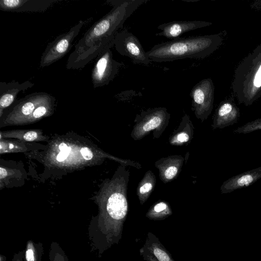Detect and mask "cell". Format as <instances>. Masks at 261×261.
Masks as SVG:
<instances>
[{"instance_id":"1","label":"cell","mask_w":261,"mask_h":261,"mask_svg":"<svg viewBox=\"0 0 261 261\" xmlns=\"http://www.w3.org/2000/svg\"><path fill=\"white\" fill-rule=\"evenodd\" d=\"M147 0H108L111 10L96 21L75 45L66 64L67 69H81L114 41L126 20Z\"/></svg>"},{"instance_id":"2","label":"cell","mask_w":261,"mask_h":261,"mask_svg":"<svg viewBox=\"0 0 261 261\" xmlns=\"http://www.w3.org/2000/svg\"><path fill=\"white\" fill-rule=\"evenodd\" d=\"M129 171L121 165L113 182V190L106 201L104 216L97 225L90 228L91 236L103 252L122 238V230L128 212L127 193Z\"/></svg>"},{"instance_id":"3","label":"cell","mask_w":261,"mask_h":261,"mask_svg":"<svg viewBox=\"0 0 261 261\" xmlns=\"http://www.w3.org/2000/svg\"><path fill=\"white\" fill-rule=\"evenodd\" d=\"M223 41L221 33L179 38L154 45L146 55L155 62L204 59L218 49Z\"/></svg>"},{"instance_id":"4","label":"cell","mask_w":261,"mask_h":261,"mask_svg":"<svg viewBox=\"0 0 261 261\" xmlns=\"http://www.w3.org/2000/svg\"><path fill=\"white\" fill-rule=\"evenodd\" d=\"M231 86L238 102L246 107L261 97V42L238 65Z\"/></svg>"},{"instance_id":"5","label":"cell","mask_w":261,"mask_h":261,"mask_svg":"<svg viewBox=\"0 0 261 261\" xmlns=\"http://www.w3.org/2000/svg\"><path fill=\"white\" fill-rule=\"evenodd\" d=\"M170 118V114L165 107L142 110L136 116L130 136L138 141L152 132L153 139H158L166 129Z\"/></svg>"},{"instance_id":"6","label":"cell","mask_w":261,"mask_h":261,"mask_svg":"<svg viewBox=\"0 0 261 261\" xmlns=\"http://www.w3.org/2000/svg\"><path fill=\"white\" fill-rule=\"evenodd\" d=\"M91 19L80 20L69 31L58 36L49 42L41 55L40 67L48 66L65 56L70 50L74 40L82 28Z\"/></svg>"},{"instance_id":"7","label":"cell","mask_w":261,"mask_h":261,"mask_svg":"<svg viewBox=\"0 0 261 261\" xmlns=\"http://www.w3.org/2000/svg\"><path fill=\"white\" fill-rule=\"evenodd\" d=\"M215 87L212 80L206 78L197 83L192 89V110L196 117L203 122L211 114L214 106Z\"/></svg>"},{"instance_id":"8","label":"cell","mask_w":261,"mask_h":261,"mask_svg":"<svg viewBox=\"0 0 261 261\" xmlns=\"http://www.w3.org/2000/svg\"><path fill=\"white\" fill-rule=\"evenodd\" d=\"M113 46L114 41L97 58L91 76L94 88L108 85L118 73L121 63L114 59L111 49Z\"/></svg>"},{"instance_id":"9","label":"cell","mask_w":261,"mask_h":261,"mask_svg":"<svg viewBox=\"0 0 261 261\" xmlns=\"http://www.w3.org/2000/svg\"><path fill=\"white\" fill-rule=\"evenodd\" d=\"M114 46L119 54L127 57L134 64L149 65L151 63L139 40L126 30L117 34L114 40Z\"/></svg>"},{"instance_id":"10","label":"cell","mask_w":261,"mask_h":261,"mask_svg":"<svg viewBox=\"0 0 261 261\" xmlns=\"http://www.w3.org/2000/svg\"><path fill=\"white\" fill-rule=\"evenodd\" d=\"M240 117V110L233 98L220 102L215 110L212 124L213 129H222L237 123Z\"/></svg>"},{"instance_id":"11","label":"cell","mask_w":261,"mask_h":261,"mask_svg":"<svg viewBox=\"0 0 261 261\" xmlns=\"http://www.w3.org/2000/svg\"><path fill=\"white\" fill-rule=\"evenodd\" d=\"M60 0H1L0 10L16 13L44 12Z\"/></svg>"},{"instance_id":"12","label":"cell","mask_w":261,"mask_h":261,"mask_svg":"<svg viewBox=\"0 0 261 261\" xmlns=\"http://www.w3.org/2000/svg\"><path fill=\"white\" fill-rule=\"evenodd\" d=\"M212 24V22L202 20L172 21L159 25L157 28L161 31L156 33L155 35L173 40L179 38L182 34Z\"/></svg>"},{"instance_id":"13","label":"cell","mask_w":261,"mask_h":261,"mask_svg":"<svg viewBox=\"0 0 261 261\" xmlns=\"http://www.w3.org/2000/svg\"><path fill=\"white\" fill-rule=\"evenodd\" d=\"M140 254L146 261H175L154 234L148 232Z\"/></svg>"},{"instance_id":"14","label":"cell","mask_w":261,"mask_h":261,"mask_svg":"<svg viewBox=\"0 0 261 261\" xmlns=\"http://www.w3.org/2000/svg\"><path fill=\"white\" fill-rule=\"evenodd\" d=\"M184 160L180 155H173L156 161L154 166L159 170L160 179L166 184L176 178L181 170Z\"/></svg>"},{"instance_id":"15","label":"cell","mask_w":261,"mask_h":261,"mask_svg":"<svg viewBox=\"0 0 261 261\" xmlns=\"http://www.w3.org/2000/svg\"><path fill=\"white\" fill-rule=\"evenodd\" d=\"M261 178V166L240 173L224 181L220 187L221 194L248 187Z\"/></svg>"},{"instance_id":"16","label":"cell","mask_w":261,"mask_h":261,"mask_svg":"<svg viewBox=\"0 0 261 261\" xmlns=\"http://www.w3.org/2000/svg\"><path fill=\"white\" fill-rule=\"evenodd\" d=\"M34 84L29 81L21 83L17 81L6 83L0 82V110L1 116L3 110L12 105L16 100L19 92L31 88Z\"/></svg>"},{"instance_id":"17","label":"cell","mask_w":261,"mask_h":261,"mask_svg":"<svg viewBox=\"0 0 261 261\" xmlns=\"http://www.w3.org/2000/svg\"><path fill=\"white\" fill-rule=\"evenodd\" d=\"M194 129V126L190 116L185 114L178 126L169 137L170 144L176 146L189 144L193 138Z\"/></svg>"},{"instance_id":"18","label":"cell","mask_w":261,"mask_h":261,"mask_svg":"<svg viewBox=\"0 0 261 261\" xmlns=\"http://www.w3.org/2000/svg\"><path fill=\"white\" fill-rule=\"evenodd\" d=\"M156 182V177L153 172L151 170L147 171L137 188V195L141 205H143L147 200L154 190Z\"/></svg>"},{"instance_id":"19","label":"cell","mask_w":261,"mask_h":261,"mask_svg":"<svg viewBox=\"0 0 261 261\" xmlns=\"http://www.w3.org/2000/svg\"><path fill=\"white\" fill-rule=\"evenodd\" d=\"M172 214L170 204L161 200L154 203L148 210L145 217L151 220H162Z\"/></svg>"},{"instance_id":"20","label":"cell","mask_w":261,"mask_h":261,"mask_svg":"<svg viewBox=\"0 0 261 261\" xmlns=\"http://www.w3.org/2000/svg\"><path fill=\"white\" fill-rule=\"evenodd\" d=\"M43 248L42 243L28 240L24 251L25 261H41Z\"/></svg>"},{"instance_id":"21","label":"cell","mask_w":261,"mask_h":261,"mask_svg":"<svg viewBox=\"0 0 261 261\" xmlns=\"http://www.w3.org/2000/svg\"><path fill=\"white\" fill-rule=\"evenodd\" d=\"M49 261H69L68 258L59 244L55 242L51 243L49 251Z\"/></svg>"},{"instance_id":"22","label":"cell","mask_w":261,"mask_h":261,"mask_svg":"<svg viewBox=\"0 0 261 261\" xmlns=\"http://www.w3.org/2000/svg\"><path fill=\"white\" fill-rule=\"evenodd\" d=\"M261 130V118L248 122L237 127L233 133L237 134H246Z\"/></svg>"},{"instance_id":"23","label":"cell","mask_w":261,"mask_h":261,"mask_svg":"<svg viewBox=\"0 0 261 261\" xmlns=\"http://www.w3.org/2000/svg\"><path fill=\"white\" fill-rule=\"evenodd\" d=\"M38 137V134L35 131H29L22 136V139L28 141H33L36 140Z\"/></svg>"},{"instance_id":"24","label":"cell","mask_w":261,"mask_h":261,"mask_svg":"<svg viewBox=\"0 0 261 261\" xmlns=\"http://www.w3.org/2000/svg\"><path fill=\"white\" fill-rule=\"evenodd\" d=\"M81 152L85 160H90L93 157L92 152L87 147H83L81 150Z\"/></svg>"},{"instance_id":"25","label":"cell","mask_w":261,"mask_h":261,"mask_svg":"<svg viewBox=\"0 0 261 261\" xmlns=\"http://www.w3.org/2000/svg\"><path fill=\"white\" fill-rule=\"evenodd\" d=\"M12 261H25L24 259V251H21L15 253L13 257Z\"/></svg>"},{"instance_id":"26","label":"cell","mask_w":261,"mask_h":261,"mask_svg":"<svg viewBox=\"0 0 261 261\" xmlns=\"http://www.w3.org/2000/svg\"><path fill=\"white\" fill-rule=\"evenodd\" d=\"M59 148L61 152L69 153L71 150L70 148L64 143H62L59 145Z\"/></svg>"},{"instance_id":"27","label":"cell","mask_w":261,"mask_h":261,"mask_svg":"<svg viewBox=\"0 0 261 261\" xmlns=\"http://www.w3.org/2000/svg\"><path fill=\"white\" fill-rule=\"evenodd\" d=\"M69 154V153L61 151L57 156V160L59 162H62L67 158Z\"/></svg>"}]
</instances>
